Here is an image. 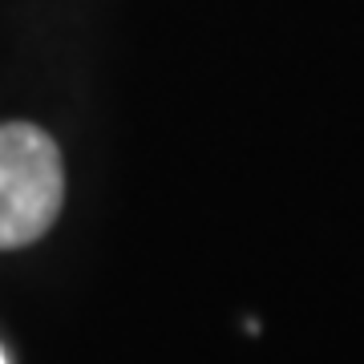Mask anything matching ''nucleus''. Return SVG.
I'll return each instance as SVG.
<instances>
[{
  "mask_svg": "<svg viewBox=\"0 0 364 364\" xmlns=\"http://www.w3.org/2000/svg\"><path fill=\"white\" fill-rule=\"evenodd\" d=\"M0 364H9V356H4V348H0Z\"/></svg>",
  "mask_w": 364,
  "mask_h": 364,
  "instance_id": "nucleus-2",
  "label": "nucleus"
},
{
  "mask_svg": "<svg viewBox=\"0 0 364 364\" xmlns=\"http://www.w3.org/2000/svg\"><path fill=\"white\" fill-rule=\"evenodd\" d=\"M65 198L61 154L45 130L0 126V251L25 247L53 227Z\"/></svg>",
  "mask_w": 364,
  "mask_h": 364,
  "instance_id": "nucleus-1",
  "label": "nucleus"
}]
</instances>
